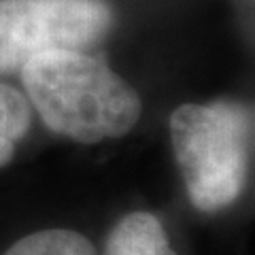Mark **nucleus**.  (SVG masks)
I'll list each match as a JSON object with an SVG mask.
<instances>
[{"mask_svg":"<svg viewBox=\"0 0 255 255\" xmlns=\"http://www.w3.org/2000/svg\"><path fill=\"white\" fill-rule=\"evenodd\" d=\"M115 26L107 0H0V75L36 55L102 43Z\"/></svg>","mask_w":255,"mask_h":255,"instance_id":"nucleus-3","label":"nucleus"},{"mask_svg":"<svg viewBox=\"0 0 255 255\" xmlns=\"http://www.w3.org/2000/svg\"><path fill=\"white\" fill-rule=\"evenodd\" d=\"M174 159L200 213L230 209L249 179L253 113L241 102H187L170 115Z\"/></svg>","mask_w":255,"mask_h":255,"instance_id":"nucleus-2","label":"nucleus"},{"mask_svg":"<svg viewBox=\"0 0 255 255\" xmlns=\"http://www.w3.org/2000/svg\"><path fill=\"white\" fill-rule=\"evenodd\" d=\"M4 255H96V249L75 230L51 228L19 238Z\"/></svg>","mask_w":255,"mask_h":255,"instance_id":"nucleus-6","label":"nucleus"},{"mask_svg":"<svg viewBox=\"0 0 255 255\" xmlns=\"http://www.w3.org/2000/svg\"><path fill=\"white\" fill-rule=\"evenodd\" d=\"M30 107L53 134L81 145L122 138L138 124L136 90L81 49L36 55L19 70Z\"/></svg>","mask_w":255,"mask_h":255,"instance_id":"nucleus-1","label":"nucleus"},{"mask_svg":"<svg viewBox=\"0 0 255 255\" xmlns=\"http://www.w3.org/2000/svg\"><path fill=\"white\" fill-rule=\"evenodd\" d=\"M105 255H177L155 215L134 211L117 221L107 238Z\"/></svg>","mask_w":255,"mask_h":255,"instance_id":"nucleus-4","label":"nucleus"},{"mask_svg":"<svg viewBox=\"0 0 255 255\" xmlns=\"http://www.w3.org/2000/svg\"><path fill=\"white\" fill-rule=\"evenodd\" d=\"M32 126V107L19 90L0 83V168L15 155L17 142Z\"/></svg>","mask_w":255,"mask_h":255,"instance_id":"nucleus-5","label":"nucleus"}]
</instances>
